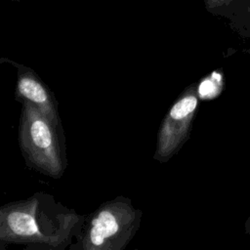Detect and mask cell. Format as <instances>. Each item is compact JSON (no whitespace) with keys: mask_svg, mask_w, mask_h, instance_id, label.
Listing matches in <instances>:
<instances>
[{"mask_svg":"<svg viewBox=\"0 0 250 250\" xmlns=\"http://www.w3.org/2000/svg\"><path fill=\"white\" fill-rule=\"evenodd\" d=\"M85 215L47 192L0 206V242L64 250L73 242Z\"/></svg>","mask_w":250,"mask_h":250,"instance_id":"cell-1","label":"cell"},{"mask_svg":"<svg viewBox=\"0 0 250 250\" xmlns=\"http://www.w3.org/2000/svg\"><path fill=\"white\" fill-rule=\"evenodd\" d=\"M143 212L123 195L85 215L69 250H125L138 232Z\"/></svg>","mask_w":250,"mask_h":250,"instance_id":"cell-2","label":"cell"},{"mask_svg":"<svg viewBox=\"0 0 250 250\" xmlns=\"http://www.w3.org/2000/svg\"><path fill=\"white\" fill-rule=\"evenodd\" d=\"M19 122V146L25 165L60 180L67 167L65 136L37 108L22 103Z\"/></svg>","mask_w":250,"mask_h":250,"instance_id":"cell-3","label":"cell"},{"mask_svg":"<svg viewBox=\"0 0 250 250\" xmlns=\"http://www.w3.org/2000/svg\"><path fill=\"white\" fill-rule=\"evenodd\" d=\"M199 104L197 84L187 86L165 114L157 133L153 159L160 163L173 157L189 139Z\"/></svg>","mask_w":250,"mask_h":250,"instance_id":"cell-4","label":"cell"},{"mask_svg":"<svg viewBox=\"0 0 250 250\" xmlns=\"http://www.w3.org/2000/svg\"><path fill=\"white\" fill-rule=\"evenodd\" d=\"M9 63L17 69L15 99L17 102L28 103L37 108L57 128L63 129L59 113V104L51 89L29 66L8 58H0V63Z\"/></svg>","mask_w":250,"mask_h":250,"instance_id":"cell-5","label":"cell"},{"mask_svg":"<svg viewBox=\"0 0 250 250\" xmlns=\"http://www.w3.org/2000/svg\"><path fill=\"white\" fill-rule=\"evenodd\" d=\"M207 11L229 18L241 36L250 37V1L205 0Z\"/></svg>","mask_w":250,"mask_h":250,"instance_id":"cell-6","label":"cell"},{"mask_svg":"<svg viewBox=\"0 0 250 250\" xmlns=\"http://www.w3.org/2000/svg\"><path fill=\"white\" fill-rule=\"evenodd\" d=\"M223 74L220 71H213L202 78L197 84V95L199 100H212L220 95L224 88Z\"/></svg>","mask_w":250,"mask_h":250,"instance_id":"cell-7","label":"cell"},{"mask_svg":"<svg viewBox=\"0 0 250 250\" xmlns=\"http://www.w3.org/2000/svg\"><path fill=\"white\" fill-rule=\"evenodd\" d=\"M244 231L246 234L250 235V215L249 217L247 218L246 222H245V225H244Z\"/></svg>","mask_w":250,"mask_h":250,"instance_id":"cell-8","label":"cell"},{"mask_svg":"<svg viewBox=\"0 0 250 250\" xmlns=\"http://www.w3.org/2000/svg\"><path fill=\"white\" fill-rule=\"evenodd\" d=\"M22 250H53L45 247H37V246H29V247H24Z\"/></svg>","mask_w":250,"mask_h":250,"instance_id":"cell-9","label":"cell"},{"mask_svg":"<svg viewBox=\"0 0 250 250\" xmlns=\"http://www.w3.org/2000/svg\"><path fill=\"white\" fill-rule=\"evenodd\" d=\"M7 249V244L0 242V250H6Z\"/></svg>","mask_w":250,"mask_h":250,"instance_id":"cell-10","label":"cell"},{"mask_svg":"<svg viewBox=\"0 0 250 250\" xmlns=\"http://www.w3.org/2000/svg\"><path fill=\"white\" fill-rule=\"evenodd\" d=\"M134 250H138V249H134Z\"/></svg>","mask_w":250,"mask_h":250,"instance_id":"cell-11","label":"cell"},{"mask_svg":"<svg viewBox=\"0 0 250 250\" xmlns=\"http://www.w3.org/2000/svg\"><path fill=\"white\" fill-rule=\"evenodd\" d=\"M249 250H250V248H249Z\"/></svg>","mask_w":250,"mask_h":250,"instance_id":"cell-12","label":"cell"}]
</instances>
